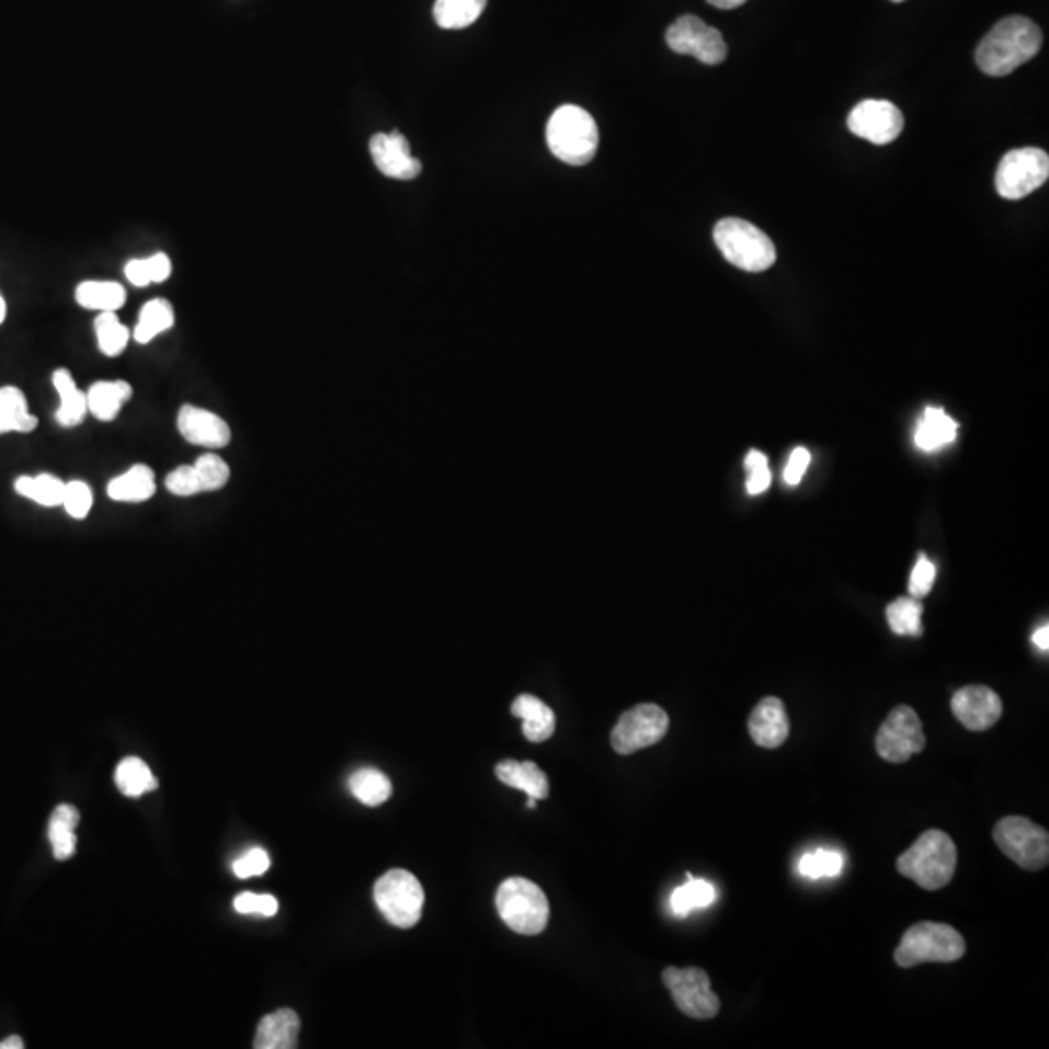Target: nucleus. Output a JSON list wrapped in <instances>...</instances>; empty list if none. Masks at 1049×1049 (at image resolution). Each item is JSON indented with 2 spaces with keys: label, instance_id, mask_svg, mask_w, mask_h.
<instances>
[{
  "label": "nucleus",
  "instance_id": "f257e3e1",
  "mask_svg": "<svg viewBox=\"0 0 1049 1049\" xmlns=\"http://www.w3.org/2000/svg\"><path fill=\"white\" fill-rule=\"evenodd\" d=\"M1041 47L1040 27L1030 18H1003L976 49V62L988 77H1007L1034 59Z\"/></svg>",
  "mask_w": 1049,
  "mask_h": 1049
},
{
  "label": "nucleus",
  "instance_id": "f03ea898",
  "mask_svg": "<svg viewBox=\"0 0 1049 1049\" xmlns=\"http://www.w3.org/2000/svg\"><path fill=\"white\" fill-rule=\"evenodd\" d=\"M958 852L953 837L943 830H927L912 847L898 857L896 869L923 890H940L955 877Z\"/></svg>",
  "mask_w": 1049,
  "mask_h": 1049
},
{
  "label": "nucleus",
  "instance_id": "7ed1b4c3",
  "mask_svg": "<svg viewBox=\"0 0 1049 1049\" xmlns=\"http://www.w3.org/2000/svg\"><path fill=\"white\" fill-rule=\"evenodd\" d=\"M546 142L558 160L585 166L597 155V123L583 107L562 105L548 121Z\"/></svg>",
  "mask_w": 1049,
  "mask_h": 1049
},
{
  "label": "nucleus",
  "instance_id": "20e7f679",
  "mask_svg": "<svg viewBox=\"0 0 1049 1049\" xmlns=\"http://www.w3.org/2000/svg\"><path fill=\"white\" fill-rule=\"evenodd\" d=\"M714 241L727 263L746 273H762L776 263L774 241L741 218L719 220L714 228Z\"/></svg>",
  "mask_w": 1049,
  "mask_h": 1049
},
{
  "label": "nucleus",
  "instance_id": "39448f33",
  "mask_svg": "<svg viewBox=\"0 0 1049 1049\" xmlns=\"http://www.w3.org/2000/svg\"><path fill=\"white\" fill-rule=\"evenodd\" d=\"M966 955V940L947 923L923 922L905 931L896 948L894 960L900 968H913L925 962H956Z\"/></svg>",
  "mask_w": 1049,
  "mask_h": 1049
},
{
  "label": "nucleus",
  "instance_id": "423d86ee",
  "mask_svg": "<svg viewBox=\"0 0 1049 1049\" xmlns=\"http://www.w3.org/2000/svg\"><path fill=\"white\" fill-rule=\"evenodd\" d=\"M495 908L505 925L520 935L543 933L550 917V904L545 892L523 877H513L500 885Z\"/></svg>",
  "mask_w": 1049,
  "mask_h": 1049
},
{
  "label": "nucleus",
  "instance_id": "0eeeda50",
  "mask_svg": "<svg viewBox=\"0 0 1049 1049\" xmlns=\"http://www.w3.org/2000/svg\"><path fill=\"white\" fill-rule=\"evenodd\" d=\"M374 898L379 912L395 927L410 930L420 922L424 888L409 870L392 869L385 873L374 887Z\"/></svg>",
  "mask_w": 1049,
  "mask_h": 1049
},
{
  "label": "nucleus",
  "instance_id": "6e6552de",
  "mask_svg": "<svg viewBox=\"0 0 1049 1049\" xmlns=\"http://www.w3.org/2000/svg\"><path fill=\"white\" fill-rule=\"evenodd\" d=\"M993 840L1011 862L1026 870H1041L1049 863L1048 830L1024 817H1005L993 828Z\"/></svg>",
  "mask_w": 1049,
  "mask_h": 1049
},
{
  "label": "nucleus",
  "instance_id": "1a4fd4ad",
  "mask_svg": "<svg viewBox=\"0 0 1049 1049\" xmlns=\"http://www.w3.org/2000/svg\"><path fill=\"white\" fill-rule=\"evenodd\" d=\"M1049 178V156L1041 148L1026 146L1003 156L995 173L999 195L1008 201H1021L1046 185Z\"/></svg>",
  "mask_w": 1049,
  "mask_h": 1049
},
{
  "label": "nucleus",
  "instance_id": "9d476101",
  "mask_svg": "<svg viewBox=\"0 0 1049 1049\" xmlns=\"http://www.w3.org/2000/svg\"><path fill=\"white\" fill-rule=\"evenodd\" d=\"M925 744L922 719L910 706L892 709L875 739L880 759L890 764H904L913 754L925 751Z\"/></svg>",
  "mask_w": 1049,
  "mask_h": 1049
},
{
  "label": "nucleus",
  "instance_id": "9b49d317",
  "mask_svg": "<svg viewBox=\"0 0 1049 1049\" xmlns=\"http://www.w3.org/2000/svg\"><path fill=\"white\" fill-rule=\"evenodd\" d=\"M666 731H669V716L665 709L659 708L655 704H640L636 708L628 709L618 719L611 734V744L615 752L628 756L658 744L665 737Z\"/></svg>",
  "mask_w": 1049,
  "mask_h": 1049
},
{
  "label": "nucleus",
  "instance_id": "f8f14e48",
  "mask_svg": "<svg viewBox=\"0 0 1049 1049\" xmlns=\"http://www.w3.org/2000/svg\"><path fill=\"white\" fill-rule=\"evenodd\" d=\"M663 983L673 995L674 1005L684 1015L696 1021H709L719 1015V997L711 991L708 973L699 968H666Z\"/></svg>",
  "mask_w": 1049,
  "mask_h": 1049
},
{
  "label": "nucleus",
  "instance_id": "ddd939ff",
  "mask_svg": "<svg viewBox=\"0 0 1049 1049\" xmlns=\"http://www.w3.org/2000/svg\"><path fill=\"white\" fill-rule=\"evenodd\" d=\"M666 45L679 55H691L704 65H719L727 57V43L716 27L698 16H681L666 30Z\"/></svg>",
  "mask_w": 1049,
  "mask_h": 1049
},
{
  "label": "nucleus",
  "instance_id": "4468645a",
  "mask_svg": "<svg viewBox=\"0 0 1049 1049\" xmlns=\"http://www.w3.org/2000/svg\"><path fill=\"white\" fill-rule=\"evenodd\" d=\"M847 128L873 145H890L904 130V115L887 100H865L850 113Z\"/></svg>",
  "mask_w": 1049,
  "mask_h": 1049
},
{
  "label": "nucleus",
  "instance_id": "2eb2a0df",
  "mask_svg": "<svg viewBox=\"0 0 1049 1049\" xmlns=\"http://www.w3.org/2000/svg\"><path fill=\"white\" fill-rule=\"evenodd\" d=\"M950 708L956 719L970 731H988L1003 716V702L983 684H970L956 691Z\"/></svg>",
  "mask_w": 1049,
  "mask_h": 1049
},
{
  "label": "nucleus",
  "instance_id": "dca6fc26",
  "mask_svg": "<svg viewBox=\"0 0 1049 1049\" xmlns=\"http://www.w3.org/2000/svg\"><path fill=\"white\" fill-rule=\"evenodd\" d=\"M369 155L377 170L391 180H414L422 171V163L410 155L409 140L399 130L374 135L369 140Z\"/></svg>",
  "mask_w": 1049,
  "mask_h": 1049
},
{
  "label": "nucleus",
  "instance_id": "f3484780",
  "mask_svg": "<svg viewBox=\"0 0 1049 1049\" xmlns=\"http://www.w3.org/2000/svg\"><path fill=\"white\" fill-rule=\"evenodd\" d=\"M178 430L189 444L220 449L231 442L228 422L216 412L201 409L195 404H185L178 412Z\"/></svg>",
  "mask_w": 1049,
  "mask_h": 1049
},
{
  "label": "nucleus",
  "instance_id": "a211bd4d",
  "mask_svg": "<svg viewBox=\"0 0 1049 1049\" xmlns=\"http://www.w3.org/2000/svg\"><path fill=\"white\" fill-rule=\"evenodd\" d=\"M749 733L762 749H779L789 737V717L784 702L776 696L760 699L749 719Z\"/></svg>",
  "mask_w": 1049,
  "mask_h": 1049
},
{
  "label": "nucleus",
  "instance_id": "6ab92c4d",
  "mask_svg": "<svg viewBox=\"0 0 1049 1049\" xmlns=\"http://www.w3.org/2000/svg\"><path fill=\"white\" fill-rule=\"evenodd\" d=\"M299 1016L292 1008H281L263 1016L256 1026V1049H294L298 1046Z\"/></svg>",
  "mask_w": 1049,
  "mask_h": 1049
},
{
  "label": "nucleus",
  "instance_id": "aec40b11",
  "mask_svg": "<svg viewBox=\"0 0 1049 1049\" xmlns=\"http://www.w3.org/2000/svg\"><path fill=\"white\" fill-rule=\"evenodd\" d=\"M155 494V470L142 463L133 465L119 477L112 478V482L107 484V495L113 502H123V504H142L152 500Z\"/></svg>",
  "mask_w": 1049,
  "mask_h": 1049
},
{
  "label": "nucleus",
  "instance_id": "412c9836",
  "mask_svg": "<svg viewBox=\"0 0 1049 1049\" xmlns=\"http://www.w3.org/2000/svg\"><path fill=\"white\" fill-rule=\"evenodd\" d=\"M495 776L502 784L510 785L513 789H520L523 794L543 801L550 794V785L545 772L538 768L535 762H517V760H504L495 766Z\"/></svg>",
  "mask_w": 1049,
  "mask_h": 1049
},
{
  "label": "nucleus",
  "instance_id": "4be33fe9",
  "mask_svg": "<svg viewBox=\"0 0 1049 1049\" xmlns=\"http://www.w3.org/2000/svg\"><path fill=\"white\" fill-rule=\"evenodd\" d=\"M133 387L125 379L113 381H95L88 392V412L100 422H113L121 414L123 407L130 401Z\"/></svg>",
  "mask_w": 1049,
  "mask_h": 1049
},
{
  "label": "nucleus",
  "instance_id": "5701e85b",
  "mask_svg": "<svg viewBox=\"0 0 1049 1049\" xmlns=\"http://www.w3.org/2000/svg\"><path fill=\"white\" fill-rule=\"evenodd\" d=\"M53 387L59 392L60 404L55 412V420L60 427H77L85 420L88 412V399L85 392L78 389L75 377L69 369L59 367L53 374Z\"/></svg>",
  "mask_w": 1049,
  "mask_h": 1049
},
{
  "label": "nucleus",
  "instance_id": "b1692460",
  "mask_svg": "<svg viewBox=\"0 0 1049 1049\" xmlns=\"http://www.w3.org/2000/svg\"><path fill=\"white\" fill-rule=\"evenodd\" d=\"M512 714L523 719V734L531 742H545L555 734V711L543 699L531 694H521L513 702Z\"/></svg>",
  "mask_w": 1049,
  "mask_h": 1049
},
{
  "label": "nucleus",
  "instance_id": "393cba45",
  "mask_svg": "<svg viewBox=\"0 0 1049 1049\" xmlns=\"http://www.w3.org/2000/svg\"><path fill=\"white\" fill-rule=\"evenodd\" d=\"M75 298L80 308L92 309L98 313H117L127 301V290L123 284L115 281H84L78 284Z\"/></svg>",
  "mask_w": 1049,
  "mask_h": 1049
},
{
  "label": "nucleus",
  "instance_id": "a878e982",
  "mask_svg": "<svg viewBox=\"0 0 1049 1049\" xmlns=\"http://www.w3.org/2000/svg\"><path fill=\"white\" fill-rule=\"evenodd\" d=\"M35 427L37 419L30 412L26 395L14 385L0 387V435L30 434Z\"/></svg>",
  "mask_w": 1049,
  "mask_h": 1049
},
{
  "label": "nucleus",
  "instance_id": "bb28decb",
  "mask_svg": "<svg viewBox=\"0 0 1049 1049\" xmlns=\"http://www.w3.org/2000/svg\"><path fill=\"white\" fill-rule=\"evenodd\" d=\"M958 434V424L943 409L927 407L915 430V445L923 452H937L953 444Z\"/></svg>",
  "mask_w": 1049,
  "mask_h": 1049
},
{
  "label": "nucleus",
  "instance_id": "cd10ccee",
  "mask_svg": "<svg viewBox=\"0 0 1049 1049\" xmlns=\"http://www.w3.org/2000/svg\"><path fill=\"white\" fill-rule=\"evenodd\" d=\"M173 324H175V311L170 299H150L138 313V323L133 331V339L138 344H148L155 341L156 337L168 333Z\"/></svg>",
  "mask_w": 1049,
  "mask_h": 1049
},
{
  "label": "nucleus",
  "instance_id": "c85d7f7f",
  "mask_svg": "<svg viewBox=\"0 0 1049 1049\" xmlns=\"http://www.w3.org/2000/svg\"><path fill=\"white\" fill-rule=\"evenodd\" d=\"M80 822V814L72 805H59L52 814L49 822V842H52L53 855L65 862L70 859L77 852V830Z\"/></svg>",
  "mask_w": 1049,
  "mask_h": 1049
},
{
  "label": "nucleus",
  "instance_id": "c756f323",
  "mask_svg": "<svg viewBox=\"0 0 1049 1049\" xmlns=\"http://www.w3.org/2000/svg\"><path fill=\"white\" fill-rule=\"evenodd\" d=\"M67 482H62L55 475H35V477H18L14 482V490L18 495L32 500L34 504L43 508H57L62 505V495H65Z\"/></svg>",
  "mask_w": 1049,
  "mask_h": 1049
},
{
  "label": "nucleus",
  "instance_id": "7c9ffc66",
  "mask_svg": "<svg viewBox=\"0 0 1049 1049\" xmlns=\"http://www.w3.org/2000/svg\"><path fill=\"white\" fill-rule=\"evenodd\" d=\"M350 794L354 795L366 807H379L389 801L392 785L389 777L376 768H362L354 772L349 779Z\"/></svg>",
  "mask_w": 1049,
  "mask_h": 1049
},
{
  "label": "nucleus",
  "instance_id": "2f4dec72",
  "mask_svg": "<svg viewBox=\"0 0 1049 1049\" xmlns=\"http://www.w3.org/2000/svg\"><path fill=\"white\" fill-rule=\"evenodd\" d=\"M487 0H435L434 18L444 30H463L484 12Z\"/></svg>",
  "mask_w": 1049,
  "mask_h": 1049
},
{
  "label": "nucleus",
  "instance_id": "473e14b6",
  "mask_svg": "<svg viewBox=\"0 0 1049 1049\" xmlns=\"http://www.w3.org/2000/svg\"><path fill=\"white\" fill-rule=\"evenodd\" d=\"M115 784L121 789V794L127 797H140V795L150 794L158 787L152 769L148 764L135 756H128L123 760L117 769H115Z\"/></svg>",
  "mask_w": 1049,
  "mask_h": 1049
},
{
  "label": "nucleus",
  "instance_id": "72a5a7b5",
  "mask_svg": "<svg viewBox=\"0 0 1049 1049\" xmlns=\"http://www.w3.org/2000/svg\"><path fill=\"white\" fill-rule=\"evenodd\" d=\"M94 331L95 339H98V349L102 350V354H105L107 358L121 356L127 349L130 339H133V333L128 331L127 324L121 323L119 317L113 311L98 313L94 321Z\"/></svg>",
  "mask_w": 1049,
  "mask_h": 1049
},
{
  "label": "nucleus",
  "instance_id": "f704fd0d",
  "mask_svg": "<svg viewBox=\"0 0 1049 1049\" xmlns=\"http://www.w3.org/2000/svg\"><path fill=\"white\" fill-rule=\"evenodd\" d=\"M922 615L920 598H896L887 608L888 626L898 636H922Z\"/></svg>",
  "mask_w": 1049,
  "mask_h": 1049
},
{
  "label": "nucleus",
  "instance_id": "c9c22d12",
  "mask_svg": "<svg viewBox=\"0 0 1049 1049\" xmlns=\"http://www.w3.org/2000/svg\"><path fill=\"white\" fill-rule=\"evenodd\" d=\"M716 900V888L708 880H694L688 875V882L676 888L671 894V910L674 915H688L692 910L706 908Z\"/></svg>",
  "mask_w": 1049,
  "mask_h": 1049
},
{
  "label": "nucleus",
  "instance_id": "e433bc0d",
  "mask_svg": "<svg viewBox=\"0 0 1049 1049\" xmlns=\"http://www.w3.org/2000/svg\"><path fill=\"white\" fill-rule=\"evenodd\" d=\"M193 469H195L196 480H198V487H201V494L223 490L230 482V467L216 453L201 455L193 463Z\"/></svg>",
  "mask_w": 1049,
  "mask_h": 1049
},
{
  "label": "nucleus",
  "instance_id": "4c0bfd02",
  "mask_svg": "<svg viewBox=\"0 0 1049 1049\" xmlns=\"http://www.w3.org/2000/svg\"><path fill=\"white\" fill-rule=\"evenodd\" d=\"M844 867V857L837 852H814V854L802 855L799 862V870L809 879H822V877H836Z\"/></svg>",
  "mask_w": 1049,
  "mask_h": 1049
},
{
  "label": "nucleus",
  "instance_id": "58836bf2",
  "mask_svg": "<svg viewBox=\"0 0 1049 1049\" xmlns=\"http://www.w3.org/2000/svg\"><path fill=\"white\" fill-rule=\"evenodd\" d=\"M94 505V492L84 480H70L65 487L62 508L72 520H85Z\"/></svg>",
  "mask_w": 1049,
  "mask_h": 1049
},
{
  "label": "nucleus",
  "instance_id": "ea45409f",
  "mask_svg": "<svg viewBox=\"0 0 1049 1049\" xmlns=\"http://www.w3.org/2000/svg\"><path fill=\"white\" fill-rule=\"evenodd\" d=\"M744 469L749 470V482H746L749 494L759 495L768 490L772 484V472H769L768 457L764 453L756 449L749 453Z\"/></svg>",
  "mask_w": 1049,
  "mask_h": 1049
},
{
  "label": "nucleus",
  "instance_id": "a19ab883",
  "mask_svg": "<svg viewBox=\"0 0 1049 1049\" xmlns=\"http://www.w3.org/2000/svg\"><path fill=\"white\" fill-rule=\"evenodd\" d=\"M233 908H236V912L243 913V915L256 913V915L273 917L274 913L278 912V900L271 894L243 892V894L236 896Z\"/></svg>",
  "mask_w": 1049,
  "mask_h": 1049
},
{
  "label": "nucleus",
  "instance_id": "79ce46f5",
  "mask_svg": "<svg viewBox=\"0 0 1049 1049\" xmlns=\"http://www.w3.org/2000/svg\"><path fill=\"white\" fill-rule=\"evenodd\" d=\"M231 867H233V873H236V877H239V879H251V877L265 875L269 867H271V857H269L265 850L253 847V850H249L248 854L241 855L239 859H236Z\"/></svg>",
  "mask_w": 1049,
  "mask_h": 1049
},
{
  "label": "nucleus",
  "instance_id": "37998d69",
  "mask_svg": "<svg viewBox=\"0 0 1049 1049\" xmlns=\"http://www.w3.org/2000/svg\"><path fill=\"white\" fill-rule=\"evenodd\" d=\"M166 488L170 490L171 494L180 495V498L201 494V487H198L193 465H181L178 469L171 470L170 475L166 477Z\"/></svg>",
  "mask_w": 1049,
  "mask_h": 1049
},
{
  "label": "nucleus",
  "instance_id": "c03bdc74",
  "mask_svg": "<svg viewBox=\"0 0 1049 1049\" xmlns=\"http://www.w3.org/2000/svg\"><path fill=\"white\" fill-rule=\"evenodd\" d=\"M935 578H937V570L935 566L925 558V556H920V560L915 563L913 568L912 578H910V595L913 598H922L925 595H930L931 588L935 583Z\"/></svg>",
  "mask_w": 1049,
  "mask_h": 1049
},
{
  "label": "nucleus",
  "instance_id": "a18cd8bd",
  "mask_svg": "<svg viewBox=\"0 0 1049 1049\" xmlns=\"http://www.w3.org/2000/svg\"><path fill=\"white\" fill-rule=\"evenodd\" d=\"M809 465H811V452L807 447H795L794 453L789 455L787 467H785V482L791 484V487H797L805 477L807 469H809Z\"/></svg>",
  "mask_w": 1049,
  "mask_h": 1049
},
{
  "label": "nucleus",
  "instance_id": "49530a36",
  "mask_svg": "<svg viewBox=\"0 0 1049 1049\" xmlns=\"http://www.w3.org/2000/svg\"><path fill=\"white\" fill-rule=\"evenodd\" d=\"M125 278H127L133 286L137 288H146L152 282V273H150V263H148V256H142V259H130L127 265H125Z\"/></svg>",
  "mask_w": 1049,
  "mask_h": 1049
},
{
  "label": "nucleus",
  "instance_id": "de8ad7c7",
  "mask_svg": "<svg viewBox=\"0 0 1049 1049\" xmlns=\"http://www.w3.org/2000/svg\"><path fill=\"white\" fill-rule=\"evenodd\" d=\"M148 263H150V273H152L155 284L170 281L171 273H173V263H171L170 255L155 253V255L148 256Z\"/></svg>",
  "mask_w": 1049,
  "mask_h": 1049
},
{
  "label": "nucleus",
  "instance_id": "09e8293b",
  "mask_svg": "<svg viewBox=\"0 0 1049 1049\" xmlns=\"http://www.w3.org/2000/svg\"><path fill=\"white\" fill-rule=\"evenodd\" d=\"M1033 640H1034V643H1036V646H1038V648L1041 649V651H1048V649H1049V626H1048V624H1044V626H1041V628H1038V630H1036V634H1034Z\"/></svg>",
  "mask_w": 1049,
  "mask_h": 1049
},
{
  "label": "nucleus",
  "instance_id": "8fccbe9b",
  "mask_svg": "<svg viewBox=\"0 0 1049 1049\" xmlns=\"http://www.w3.org/2000/svg\"><path fill=\"white\" fill-rule=\"evenodd\" d=\"M708 2L711 7H716V9L733 10L742 7L746 0H708Z\"/></svg>",
  "mask_w": 1049,
  "mask_h": 1049
},
{
  "label": "nucleus",
  "instance_id": "3c124183",
  "mask_svg": "<svg viewBox=\"0 0 1049 1049\" xmlns=\"http://www.w3.org/2000/svg\"><path fill=\"white\" fill-rule=\"evenodd\" d=\"M24 1040L18 1036H10L7 1040L0 1041V1049H24Z\"/></svg>",
  "mask_w": 1049,
  "mask_h": 1049
},
{
  "label": "nucleus",
  "instance_id": "603ef678",
  "mask_svg": "<svg viewBox=\"0 0 1049 1049\" xmlns=\"http://www.w3.org/2000/svg\"><path fill=\"white\" fill-rule=\"evenodd\" d=\"M7 319V299L0 294V324L4 323Z\"/></svg>",
  "mask_w": 1049,
  "mask_h": 1049
},
{
  "label": "nucleus",
  "instance_id": "864d4df0",
  "mask_svg": "<svg viewBox=\"0 0 1049 1049\" xmlns=\"http://www.w3.org/2000/svg\"><path fill=\"white\" fill-rule=\"evenodd\" d=\"M892 2H904V0H892Z\"/></svg>",
  "mask_w": 1049,
  "mask_h": 1049
}]
</instances>
